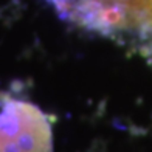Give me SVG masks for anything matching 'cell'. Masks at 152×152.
Wrapping results in <instances>:
<instances>
[{"label": "cell", "instance_id": "cell-1", "mask_svg": "<svg viewBox=\"0 0 152 152\" xmlns=\"http://www.w3.org/2000/svg\"><path fill=\"white\" fill-rule=\"evenodd\" d=\"M0 152H53V132L36 104L0 93Z\"/></svg>", "mask_w": 152, "mask_h": 152}]
</instances>
